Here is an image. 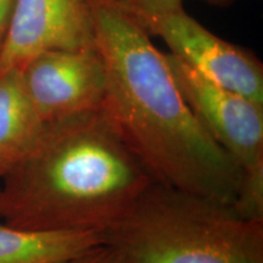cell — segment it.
<instances>
[{
    "label": "cell",
    "mask_w": 263,
    "mask_h": 263,
    "mask_svg": "<svg viewBox=\"0 0 263 263\" xmlns=\"http://www.w3.org/2000/svg\"><path fill=\"white\" fill-rule=\"evenodd\" d=\"M89 0H16L0 49V73L50 50L94 48Z\"/></svg>",
    "instance_id": "52a82bcc"
},
{
    "label": "cell",
    "mask_w": 263,
    "mask_h": 263,
    "mask_svg": "<svg viewBox=\"0 0 263 263\" xmlns=\"http://www.w3.org/2000/svg\"><path fill=\"white\" fill-rule=\"evenodd\" d=\"M44 127L20 70L0 73V180L31 151Z\"/></svg>",
    "instance_id": "ba28073f"
},
{
    "label": "cell",
    "mask_w": 263,
    "mask_h": 263,
    "mask_svg": "<svg viewBox=\"0 0 263 263\" xmlns=\"http://www.w3.org/2000/svg\"><path fill=\"white\" fill-rule=\"evenodd\" d=\"M154 179L103 108L45 123L0 180V218L29 230L104 235Z\"/></svg>",
    "instance_id": "7a4b0ae2"
},
{
    "label": "cell",
    "mask_w": 263,
    "mask_h": 263,
    "mask_svg": "<svg viewBox=\"0 0 263 263\" xmlns=\"http://www.w3.org/2000/svg\"><path fill=\"white\" fill-rule=\"evenodd\" d=\"M190 110L235 161L242 178H263V105L223 88L172 54H164Z\"/></svg>",
    "instance_id": "277c9868"
},
{
    "label": "cell",
    "mask_w": 263,
    "mask_h": 263,
    "mask_svg": "<svg viewBox=\"0 0 263 263\" xmlns=\"http://www.w3.org/2000/svg\"><path fill=\"white\" fill-rule=\"evenodd\" d=\"M207 2H224V0H207Z\"/></svg>",
    "instance_id": "4fadbf2b"
},
{
    "label": "cell",
    "mask_w": 263,
    "mask_h": 263,
    "mask_svg": "<svg viewBox=\"0 0 263 263\" xmlns=\"http://www.w3.org/2000/svg\"><path fill=\"white\" fill-rule=\"evenodd\" d=\"M133 15H162L183 9V0H116Z\"/></svg>",
    "instance_id": "30bf717a"
},
{
    "label": "cell",
    "mask_w": 263,
    "mask_h": 263,
    "mask_svg": "<svg viewBox=\"0 0 263 263\" xmlns=\"http://www.w3.org/2000/svg\"><path fill=\"white\" fill-rule=\"evenodd\" d=\"M64 263H128L122 255L112 246L105 244L95 245L81 254L73 256Z\"/></svg>",
    "instance_id": "8fae6325"
},
{
    "label": "cell",
    "mask_w": 263,
    "mask_h": 263,
    "mask_svg": "<svg viewBox=\"0 0 263 263\" xmlns=\"http://www.w3.org/2000/svg\"><path fill=\"white\" fill-rule=\"evenodd\" d=\"M16 0H0V49L8 33Z\"/></svg>",
    "instance_id": "7c38bea8"
},
{
    "label": "cell",
    "mask_w": 263,
    "mask_h": 263,
    "mask_svg": "<svg viewBox=\"0 0 263 263\" xmlns=\"http://www.w3.org/2000/svg\"><path fill=\"white\" fill-rule=\"evenodd\" d=\"M104 235L91 230H29L0 223V263H64Z\"/></svg>",
    "instance_id": "9c48e42d"
},
{
    "label": "cell",
    "mask_w": 263,
    "mask_h": 263,
    "mask_svg": "<svg viewBox=\"0 0 263 263\" xmlns=\"http://www.w3.org/2000/svg\"><path fill=\"white\" fill-rule=\"evenodd\" d=\"M20 72L44 123L99 110L104 103L106 74L95 47L44 51L22 66Z\"/></svg>",
    "instance_id": "8992f818"
},
{
    "label": "cell",
    "mask_w": 263,
    "mask_h": 263,
    "mask_svg": "<svg viewBox=\"0 0 263 263\" xmlns=\"http://www.w3.org/2000/svg\"><path fill=\"white\" fill-rule=\"evenodd\" d=\"M128 263H263V222L153 182L104 233Z\"/></svg>",
    "instance_id": "3957f363"
},
{
    "label": "cell",
    "mask_w": 263,
    "mask_h": 263,
    "mask_svg": "<svg viewBox=\"0 0 263 263\" xmlns=\"http://www.w3.org/2000/svg\"><path fill=\"white\" fill-rule=\"evenodd\" d=\"M94 45L104 62L101 108L154 182L233 205L242 172L201 126L163 52L116 0H89Z\"/></svg>",
    "instance_id": "6da1fadb"
},
{
    "label": "cell",
    "mask_w": 263,
    "mask_h": 263,
    "mask_svg": "<svg viewBox=\"0 0 263 263\" xmlns=\"http://www.w3.org/2000/svg\"><path fill=\"white\" fill-rule=\"evenodd\" d=\"M133 16L150 35L163 39L170 54L221 87L263 105V65L251 51L217 37L184 9Z\"/></svg>",
    "instance_id": "5b68a950"
}]
</instances>
